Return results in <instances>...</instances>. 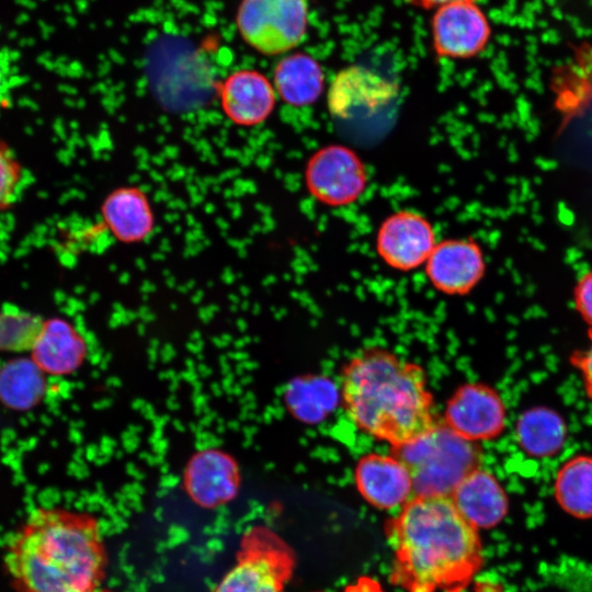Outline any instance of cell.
Masks as SVG:
<instances>
[{"label": "cell", "mask_w": 592, "mask_h": 592, "mask_svg": "<svg viewBox=\"0 0 592 592\" xmlns=\"http://www.w3.org/2000/svg\"><path fill=\"white\" fill-rule=\"evenodd\" d=\"M435 247L431 224L420 214L399 212L389 216L377 235V250L391 267L410 271L422 265Z\"/></svg>", "instance_id": "cell-10"}, {"label": "cell", "mask_w": 592, "mask_h": 592, "mask_svg": "<svg viewBox=\"0 0 592 592\" xmlns=\"http://www.w3.org/2000/svg\"><path fill=\"white\" fill-rule=\"evenodd\" d=\"M46 391L44 372L33 360L14 358L0 368V401L9 409L25 411L39 403Z\"/></svg>", "instance_id": "cell-20"}, {"label": "cell", "mask_w": 592, "mask_h": 592, "mask_svg": "<svg viewBox=\"0 0 592 592\" xmlns=\"http://www.w3.org/2000/svg\"><path fill=\"white\" fill-rule=\"evenodd\" d=\"M474 592H504V591L499 583L483 580V581L476 582Z\"/></svg>", "instance_id": "cell-27"}, {"label": "cell", "mask_w": 592, "mask_h": 592, "mask_svg": "<svg viewBox=\"0 0 592 592\" xmlns=\"http://www.w3.org/2000/svg\"><path fill=\"white\" fill-rule=\"evenodd\" d=\"M240 487L236 460L218 449L196 453L184 471V488L197 505L214 509L230 502Z\"/></svg>", "instance_id": "cell-11"}, {"label": "cell", "mask_w": 592, "mask_h": 592, "mask_svg": "<svg viewBox=\"0 0 592 592\" xmlns=\"http://www.w3.org/2000/svg\"><path fill=\"white\" fill-rule=\"evenodd\" d=\"M306 183L320 202L341 206L355 201L364 190L365 168L357 156L340 145L320 149L306 168Z\"/></svg>", "instance_id": "cell-9"}, {"label": "cell", "mask_w": 592, "mask_h": 592, "mask_svg": "<svg viewBox=\"0 0 592 592\" xmlns=\"http://www.w3.org/2000/svg\"><path fill=\"white\" fill-rule=\"evenodd\" d=\"M341 398L361 431L391 446L417 439L437 422L424 369L385 349H365L345 364Z\"/></svg>", "instance_id": "cell-3"}, {"label": "cell", "mask_w": 592, "mask_h": 592, "mask_svg": "<svg viewBox=\"0 0 592 592\" xmlns=\"http://www.w3.org/2000/svg\"><path fill=\"white\" fill-rule=\"evenodd\" d=\"M408 3L424 10L436 9L440 5L453 1H477V0H406Z\"/></svg>", "instance_id": "cell-26"}, {"label": "cell", "mask_w": 592, "mask_h": 592, "mask_svg": "<svg viewBox=\"0 0 592 592\" xmlns=\"http://www.w3.org/2000/svg\"><path fill=\"white\" fill-rule=\"evenodd\" d=\"M22 168L7 146L0 144V209L10 206L20 190Z\"/></svg>", "instance_id": "cell-23"}, {"label": "cell", "mask_w": 592, "mask_h": 592, "mask_svg": "<svg viewBox=\"0 0 592 592\" xmlns=\"http://www.w3.org/2000/svg\"><path fill=\"white\" fill-rule=\"evenodd\" d=\"M3 559L16 592H95L107 563L98 520L62 508L30 512Z\"/></svg>", "instance_id": "cell-2"}, {"label": "cell", "mask_w": 592, "mask_h": 592, "mask_svg": "<svg viewBox=\"0 0 592 592\" xmlns=\"http://www.w3.org/2000/svg\"><path fill=\"white\" fill-rule=\"evenodd\" d=\"M307 0H241L236 23L242 39L262 55L291 52L305 38Z\"/></svg>", "instance_id": "cell-6"}, {"label": "cell", "mask_w": 592, "mask_h": 592, "mask_svg": "<svg viewBox=\"0 0 592 592\" xmlns=\"http://www.w3.org/2000/svg\"><path fill=\"white\" fill-rule=\"evenodd\" d=\"M434 10L430 26L439 57L469 59L486 49L492 29L477 1H453Z\"/></svg>", "instance_id": "cell-7"}, {"label": "cell", "mask_w": 592, "mask_h": 592, "mask_svg": "<svg viewBox=\"0 0 592 592\" xmlns=\"http://www.w3.org/2000/svg\"><path fill=\"white\" fill-rule=\"evenodd\" d=\"M576 310L592 328V270L583 274L573 289Z\"/></svg>", "instance_id": "cell-24"}, {"label": "cell", "mask_w": 592, "mask_h": 592, "mask_svg": "<svg viewBox=\"0 0 592 592\" xmlns=\"http://www.w3.org/2000/svg\"><path fill=\"white\" fill-rule=\"evenodd\" d=\"M486 263L480 247L470 239L447 240L435 244L426 260L431 284L447 295H465L482 278Z\"/></svg>", "instance_id": "cell-12"}, {"label": "cell", "mask_w": 592, "mask_h": 592, "mask_svg": "<svg viewBox=\"0 0 592 592\" xmlns=\"http://www.w3.org/2000/svg\"><path fill=\"white\" fill-rule=\"evenodd\" d=\"M95 592H110V591H104V590H98Z\"/></svg>", "instance_id": "cell-29"}, {"label": "cell", "mask_w": 592, "mask_h": 592, "mask_svg": "<svg viewBox=\"0 0 592 592\" xmlns=\"http://www.w3.org/2000/svg\"><path fill=\"white\" fill-rule=\"evenodd\" d=\"M391 580L405 592H462L483 558L478 530L449 497L414 496L387 522Z\"/></svg>", "instance_id": "cell-1"}, {"label": "cell", "mask_w": 592, "mask_h": 592, "mask_svg": "<svg viewBox=\"0 0 592 592\" xmlns=\"http://www.w3.org/2000/svg\"><path fill=\"white\" fill-rule=\"evenodd\" d=\"M588 337L590 340L589 349L576 351L570 357V363L580 372L584 392L592 400V328L589 329Z\"/></svg>", "instance_id": "cell-25"}, {"label": "cell", "mask_w": 592, "mask_h": 592, "mask_svg": "<svg viewBox=\"0 0 592 592\" xmlns=\"http://www.w3.org/2000/svg\"><path fill=\"white\" fill-rule=\"evenodd\" d=\"M391 454L409 469L414 496L451 497L471 471L479 468L481 452L445 423L436 422L417 439L391 447Z\"/></svg>", "instance_id": "cell-4"}, {"label": "cell", "mask_w": 592, "mask_h": 592, "mask_svg": "<svg viewBox=\"0 0 592 592\" xmlns=\"http://www.w3.org/2000/svg\"><path fill=\"white\" fill-rule=\"evenodd\" d=\"M219 103L230 122L251 127L263 123L271 115L276 103V92L264 73L254 69H239L221 83Z\"/></svg>", "instance_id": "cell-14"}, {"label": "cell", "mask_w": 592, "mask_h": 592, "mask_svg": "<svg viewBox=\"0 0 592 592\" xmlns=\"http://www.w3.org/2000/svg\"><path fill=\"white\" fill-rule=\"evenodd\" d=\"M1 333H2V317L0 311V343H1Z\"/></svg>", "instance_id": "cell-28"}, {"label": "cell", "mask_w": 592, "mask_h": 592, "mask_svg": "<svg viewBox=\"0 0 592 592\" xmlns=\"http://www.w3.org/2000/svg\"><path fill=\"white\" fill-rule=\"evenodd\" d=\"M515 436L520 447L530 456L544 458L560 452L567 437L562 415L548 407L526 409L519 417Z\"/></svg>", "instance_id": "cell-19"}, {"label": "cell", "mask_w": 592, "mask_h": 592, "mask_svg": "<svg viewBox=\"0 0 592 592\" xmlns=\"http://www.w3.org/2000/svg\"><path fill=\"white\" fill-rule=\"evenodd\" d=\"M32 360L50 375H67L77 371L87 355L83 337L67 320L52 318L43 321L31 349Z\"/></svg>", "instance_id": "cell-17"}, {"label": "cell", "mask_w": 592, "mask_h": 592, "mask_svg": "<svg viewBox=\"0 0 592 592\" xmlns=\"http://www.w3.org/2000/svg\"><path fill=\"white\" fill-rule=\"evenodd\" d=\"M555 497L559 505L578 519L592 517V456L568 459L555 479Z\"/></svg>", "instance_id": "cell-21"}, {"label": "cell", "mask_w": 592, "mask_h": 592, "mask_svg": "<svg viewBox=\"0 0 592 592\" xmlns=\"http://www.w3.org/2000/svg\"><path fill=\"white\" fill-rule=\"evenodd\" d=\"M2 333L1 351L31 350L41 329L43 320L37 316L15 309L1 311Z\"/></svg>", "instance_id": "cell-22"}, {"label": "cell", "mask_w": 592, "mask_h": 592, "mask_svg": "<svg viewBox=\"0 0 592 592\" xmlns=\"http://www.w3.org/2000/svg\"><path fill=\"white\" fill-rule=\"evenodd\" d=\"M101 216L111 235L123 243L141 242L155 229L151 203L137 186L111 191L101 204Z\"/></svg>", "instance_id": "cell-16"}, {"label": "cell", "mask_w": 592, "mask_h": 592, "mask_svg": "<svg viewBox=\"0 0 592 592\" xmlns=\"http://www.w3.org/2000/svg\"><path fill=\"white\" fill-rule=\"evenodd\" d=\"M506 408L496 389L482 383L458 387L448 399L444 423L462 437L488 441L505 429Z\"/></svg>", "instance_id": "cell-8"}, {"label": "cell", "mask_w": 592, "mask_h": 592, "mask_svg": "<svg viewBox=\"0 0 592 592\" xmlns=\"http://www.w3.org/2000/svg\"><path fill=\"white\" fill-rule=\"evenodd\" d=\"M276 95L294 106L315 102L322 92L325 76L320 64L310 55L294 53L281 58L273 70Z\"/></svg>", "instance_id": "cell-18"}, {"label": "cell", "mask_w": 592, "mask_h": 592, "mask_svg": "<svg viewBox=\"0 0 592 592\" xmlns=\"http://www.w3.org/2000/svg\"><path fill=\"white\" fill-rule=\"evenodd\" d=\"M449 498L460 515L477 530L498 525L509 509L508 496L498 479L480 467L466 476Z\"/></svg>", "instance_id": "cell-15"}, {"label": "cell", "mask_w": 592, "mask_h": 592, "mask_svg": "<svg viewBox=\"0 0 592 592\" xmlns=\"http://www.w3.org/2000/svg\"><path fill=\"white\" fill-rule=\"evenodd\" d=\"M354 481L361 496L379 509L405 505L413 496L411 474L392 454L362 456L355 465Z\"/></svg>", "instance_id": "cell-13"}, {"label": "cell", "mask_w": 592, "mask_h": 592, "mask_svg": "<svg viewBox=\"0 0 592 592\" xmlns=\"http://www.w3.org/2000/svg\"><path fill=\"white\" fill-rule=\"evenodd\" d=\"M295 567L292 548L271 528L248 530L236 562L213 592H285Z\"/></svg>", "instance_id": "cell-5"}]
</instances>
